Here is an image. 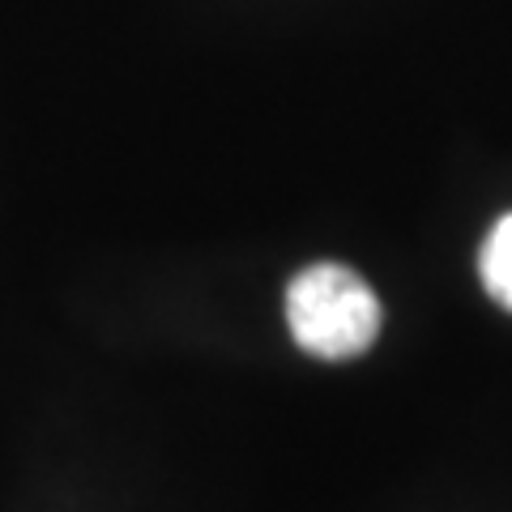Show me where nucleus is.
Masks as SVG:
<instances>
[{
    "mask_svg": "<svg viewBox=\"0 0 512 512\" xmlns=\"http://www.w3.org/2000/svg\"><path fill=\"white\" fill-rule=\"evenodd\" d=\"M291 338L316 359H355L380 333V299L350 265H312L286 291Z\"/></svg>",
    "mask_w": 512,
    "mask_h": 512,
    "instance_id": "obj_1",
    "label": "nucleus"
},
{
    "mask_svg": "<svg viewBox=\"0 0 512 512\" xmlns=\"http://www.w3.org/2000/svg\"><path fill=\"white\" fill-rule=\"evenodd\" d=\"M483 286L500 308L512 312V214L495 222L483 244Z\"/></svg>",
    "mask_w": 512,
    "mask_h": 512,
    "instance_id": "obj_2",
    "label": "nucleus"
}]
</instances>
